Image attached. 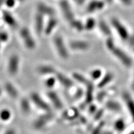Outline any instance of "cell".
Instances as JSON below:
<instances>
[{
  "instance_id": "cell-36",
  "label": "cell",
  "mask_w": 134,
  "mask_h": 134,
  "mask_svg": "<svg viewBox=\"0 0 134 134\" xmlns=\"http://www.w3.org/2000/svg\"><path fill=\"white\" fill-rule=\"evenodd\" d=\"M103 125H104L103 123H102V122L100 123V125L98 126V127L96 128V129L93 132V134H98L100 132V129H101V128L103 126Z\"/></svg>"
},
{
  "instance_id": "cell-20",
  "label": "cell",
  "mask_w": 134,
  "mask_h": 134,
  "mask_svg": "<svg viewBox=\"0 0 134 134\" xmlns=\"http://www.w3.org/2000/svg\"><path fill=\"white\" fill-rule=\"evenodd\" d=\"M68 24L70 28L75 32H81L85 31L84 23H83L82 21L79 20V19H77V18H75Z\"/></svg>"
},
{
  "instance_id": "cell-12",
  "label": "cell",
  "mask_w": 134,
  "mask_h": 134,
  "mask_svg": "<svg viewBox=\"0 0 134 134\" xmlns=\"http://www.w3.org/2000/svg\"><path fill=\"white\" fill-rule=\"evenodd\" d=\"M59 24V21L55 16L50 17L47 22L45 23L44 34L46 36H49L54 32Z\"/></svg>"
},
{
  "instance_id": "cell-10",
  "label": "cell",
  "mask_w": 134,
  "mask_h": 134,
  "mask_svg": "<svg viewBox=\"0 0 134 134\" xmlns=\"http://www.w3.org/2000/svg\"><path fill=\"white\" fill-rule=\"evenodd\" d=\"M55 76L57 78V82L65 88H70L73 87L74 83L72 78H70L64 73L59 72V71L55 74Z\"/></svg>"
},
{
  "instance_id": "cell-5",
  "label": "cell",
  "mask_w": 134,
  "mask_h": 134,
  "mask_svg": "<svg viewBox=\"0 0 134 134\" xmlns=\"http://www.w3.org/2000/svg\"><path fill=\"white\" fill-rule=\"evenodd\" d=\"M20 35L23 43L27 49L34 50L36 48V43L31 31L26 27H23L20 31Z\"/></svg>"
},
{
  "instance_id": "cell-34",
  "label": "cell",
  "mask_w": 134,
  "mask_h": 134,
  "mask_svg": "<svg viewBox=\"0 0 134 134\" xmlns=\"http://www.w3.org/2000/svg\"><path fill=\"white\" fill-rule=\"evenodd\" d=\"M127 42L129 44V45L130 46L131 48H134V33L133 34L130 35V36Z\"/></svg>"
},
{
  "instance_id": "cell-2",
  "label": "cell",
  "mask_w": 134,
  "mask_h": 134,
  "mask_svg": "<svg viewBox=\"0 0 134 134\" xmlns=\"http://www.w3.org/2000/svg\"><path fill=\"white\" fill-rule=\"evenodd\" d=\"M110 25L120 39L124 41H128L131 34L127 26L120 19L113 17L111 19Z\"/></svg>"
},
{
  "instance_id": "cell-35",
  "label": "cell",
  "mask_w": 134,
  "mask_h": 134,
  "mask_svg": "<svg viewBox=\"0 0 134 134\" xmlns=\"http://www.w3.org/2000/svg\"><path fill=\"white\" fill-rule=\"evenodd\" d=\"M106 93L105 91H101L100 92H99V94L97 96L98 99H99L100 100L103 99L104 98V97L106 96Z\"/></svg>"
},
{
  "instance_id": "cell-1",
  "label": "cell",
  "mask_w": 134,
  "mask_h": 134,
  "mask_svg": "<svg viewBox=\"0 0 134 134\" xmlns=\"http://www.w3.org/2000/svg\"><path fill=\"white\" fill-rule=\"evenodd\" d=\"M54 48L58 57L63 60H67L69 58V49L62 35L58 34L54 36L53 39Z\"/></svg>"
},
{
  "instance_id": "cell-44",
  "label": "cell",
  "mask_w": 134,
  "mask_h": 134,
  "mask_svg": "<svg viewBox=\"0 0 134 134\" xmlns=\"http://www.w3.org/2000/svg\"><path fill=\"white\" fill-rule=\"evenodd\" d=\"M1 41H0V49H1Z\"/></svg>"
},
{
  "instance_id": "cell-33",
  "label": "cell",
  "mask_w": 134,
  "mask_h": 134,
  "mask_svg": "<svg viewBox=\"0 0 134 134\" xmlns=\"http://www.w3.org/2000/svg\"><path fill=\"white\" fill-rule=\"evenodd\" d=\"M83 93H84V91H83V89L81 88H78V89H77V91L75 92V94H74V97L76 98H81L83 95Z\"/></svg>"
},
{
  "instance_id": "cell-4",
  "label": "cell",
  "mask_w": 134,
  "mask_h": 134,
  "mask_svg": "<svg viewBox=\"0 0 134 134\" xmlns=\"http://www.w3.org/2000/svg\"><path fill=\"white\" fill-rule=\"evenodd\" d=\"M59 6L63 17L68 24L76 18L68 0H60L59 2Z\"/></svg>"
},
{
  "instance_id": "cell-38",
  "label": "cell",
  "mask_w": 134,
  "mask_h": 134,
  "mask_svg": "<svg viewBox=\"0 0 134 134\" xmlns=\"http://www.w3.org/2000/svg\"><path fill=\"white\" fill-rule=\"evenodd\" d=\"M96 107L94 106H92L91 107H90V111L92 113L93 112H94V111H96Z\"/></svg>"
},
{
  "instance_id": "cell-26",
  "label": "cell",
  "mask_w": 134,
  "mask_h": 134,
  "mask_svg": "<svg viewBox=\"0 0 134 134\" xmlns=\"http://www.w3.org/2000/svg\"><path fill=\"white\" fill-rule=\"evenodd\" d=\"M57 82V78L55 75H52V76H48V77L45 79V85L48 87V88L51 89L55 86Z\"/></svg>"
},
{
  "instance_id": "cell-16",
  "label": "cell",
  "mask_w": 134,
  "mask_h": 134,
  "mask_svg": "<svg viewBox=\"0 0 134 134\" xmlns=\"http://www.w3.org/2000/svg\"><path fill=\"white\" fill-rule=\"evenodd\" d=\"M97 26L98 27L99 32L106 37L112 36V27L103 20H100L97 23Z\"/></svg>"
},
{
  "instance_id": "cell-40",
  "label": "cell",
  "mask_w": 134,
  "mask_h": 134,
  "mask_svg": "<svg viewBox=\"0 0 134 134\" xmlns=\"http://www.w3.org/2000/svg\"><path fill=\"white\" fill-rule=\"evenodd\" d=\"M3 5H5V0H0V9Z\"/></svg>"
},
{
  "instance_id": "cell-8",
  "label": "cell",
  "mask_w": 134,
  "mask_h": 134,
  "mask_svg": "<svg viewBox=\"0 0 134 134\" xmlns=\"http://www.w3.org/2000/svg\"><path fill=\"white\" fill-rule=\"evenodd\" d=\"M106 6V2L103 0H91L86 7V11L92 14L97 11H102Z\"/></svg>"
},
{
  "instance_id": "cell-17",
  "label": "cell",
  "mask_w": 134,
  "mask_h": 134,
  "mask_svg": "<svg viewBox=\"0 0 134 134\" xmlns=\"http://www.w3.org/2000/svg\"><path fill=\"white\" fill-rule=\"evenodd\" d=\"M123 98L134 121V100L130 94L126 92L123 93Z\"/></svg>"
},
{
  "instance_id": "cell-39",
  "label": "cell",
  "mask_w": 134,
  "mask_h": 134,
  "mask_svg": "<svg viewBox=\"0 0 134 134\" xmlns=\"http://www.w3.org/2000/svg\"><path fill=\"white\" fill-rule=\"evenodd\" d=\"M132 82H131V87L133 91H134V71H133V73L132 75Z\"/></svg>"
},
{
  "instance_id": "cell-37",
  "label": "cell",
  "mask_w": 134,
  "mask_h": 134,
  "mask_svg": "<svg viewBox=\"0 0 134 134\" xmlns=\"http://www.w3.org/2000/svg\"><path fill=\"white\" fill-rule=\"evenodd\" d=\"M73 1L77 3L78 5H82V4L84 3V2H85V0H73Z\"/></svg>"
},
{
  "instance_id": "cell-25",
  "label": "cell",
  "mask_w": 134,
  "mask_h": 134,
  "mask_svg": "<svg viewBox=\"0 0 134 134\" xmlns=\"http://www.w3.org/2000/svg\"><path fill=\"white\" fill-rule=\"evenodd\" d=\"M106 106L109 110L114 111H119L121 109V107L119 103L115 101V100H108V102H107Z\"/></svg>"
},
{
  "instance_id": "cell-3",
  "label": "cell",
  "mask_w": 134,
  "mask_h": 134,
  "mask_svg": "<svg viewBox=\"0 0 134 134\" xmlns=\"http://www.w3.org/2000/svg\"><path fill=\"white\" fill-rule=\"evenodd\" d=\"M110 52L125 68H130L133 65V60L131 57L117 45Z\"/></svg>"
},
{
  "instance_id": "cell-42",
  "label": "cell",
  "mask_w": 134,
  "mask_h": 134,
  "mask_svg": "<svg viewBox=\"0 0 134 134\" xmlns=\"http://www.w3.org/2000/svg\"><path fill=\"white\" fill-rule=\"evenodd\" d=\"M129 134H134V131H133L131 132L130 133H129Z\"/></svg>"
},
{
  "instance_id": "cell-43",
  "label": "cell",
  "mask_w": 134,
  "mask_h": 134,
  "mask_svg": "<svg viewBox=\"0 0 134 134\" xmlns=\"http://www.w3.org/2000/svg\"><path fill=\"white\" fill-rule=\"evenodd\" d=\"M18 1H20V2H23V1H25V0H18Z\"/></svg>"
},
{
  "instance_id": "cell-15",
  "label": "cell",
  "mask_w": 134,
  "mask_h": 134,
  "mask_svg": "<svg viewBox=\"0 0 134 134\" xmlns=\"http://www.w3.org/2000/svg\"><path fill=\"white\" fill-rule=\"evenodd\" d=\"M115 78V74L112 72H107L104 73L102 77L98 82L97 87L99 89L103 88L109 84L111 83Z\"/></svg>"
},
{
  "instance_id": "cell-24",
  "label": "cell",
  "mask_w": 134,
  "mask_h": 134,
  "mask_svg": "<svg viewBox=\"0 0 134 134\" xmlns=\"http://www.w3.org/2000/svg\"><path fill=\"white\" fill-rule=\"evenodd\" d=\"M104 72L102 69L96 68L92 69L90 72V75L91 79L93 81H99L103 75Z\"/></svg>"
},
{
  "instance_id": "cell-31",
  "label": "cell",
  "mask_w": 134,
  "mask_h": 134,
  "mask_svg": "<svg viewBox=\"0 0 134 134\" xmlns=\"http://www.w3.org/2000/svg\"><path fill=\"white\" fill-rule=\"evenodd\" d=\"M16 0H5V5L8 8H13L16 5Z\"/></svg>"
},
{
  "instance_id": "cell-9",
  "label": "cell",
  "mask_w": 134,
  "mask_h": 134,
  "mask_svg": "<svg viewBox=\"0 0 134 134\" xmlns=\"http://www.w3.org/2000/svg\"><path fill=\"white\" fill-rule=\"evenodd\" d=\"M37 12H39L44 16L50 17L55 16L56 11L54 8L44 2H39L36 5Z\"/></svg>"
},
{
  "instance_id": "cell-11",
  "label": "cell",
  "mask_w": 134,
  "mask_h": 134,
  "mask_svg": "<svg viewBox=\"0 0 134 134\" xmlns=\"http://www.w3.org/2000/svg\"><path fill=\"white\" fill-rule=\"evenodd\" d=\"M45 25L44 16L37 12L34 18V28L37 35H40L44 34Z\"/></svg>"
},
{
  "instance_id": "cell-41",
  "label": "cell",
  "mask_w": 134,
  "mask_h": 134,
  "mask_svg": "<svg viewBox=\"0 0 134 134\" xmlns=\"http://www.w3.org/2000/svg\"><path fill=\"white\" fill-rule=\"evenodd\" d=\"M114 1V0H104V2L108 4H111Z\"/></svg>"
},
{
  "instance_id": "cell-18",
  "label": "cell",
  "mask_w": 134,
  "mask_h": 134,
  "mask_svg": "<svg viewBox=\"0 0 134 134\" xmlns=\"http://www.w3.org/2000/svg\"><path fill=\"white\" fill-rule=\"evenodd\" d=\"M48 96L49 98L51 100L53 104L57 108L61 109L63 107V104L61 101L60 97L55 92L50 91L48 92Z\"/></svg>"
},
{
  "instance_id": "cell-28",
  "label": "cell",
  "mask_w": 134,
  "mask_h": 134,
  "mask_svg": "<svg viewBox=\"0 0 134 134\" xmlns=\"http://www.w3.org/2000/svg\"><path fill=\"white\" fill-rule=\"evenodd\" d=\"M104 44H105V47L106 49L109 52H110L111 50L116 45L115 41L112 36L106 37L105 43Z\"/></svg>"
},
{
  "instance_id": "cell-23",
  "label": "cell",
  "mask_w": 134,
  "mask_h": 134,
  "mask_svg": "<svg viewBox=\"0 0 134 134\" xmlns=\"http://www.w3.org/2000/svg\"><path fill=\"white\" fill-rule=\"evenodd\" d=\"M97 22L94 18L90 17L87 18L85 22L84 23V26H85V31H91L97 26Z\"/></svg>"
},
{
  "instance_id": "cell-29",
  "label": "cell",
  "mask_w": 134,
  "mask_h": 134,
  "mask_svg": "<svg viewBox=\"0 0 134 134\" xmlns=\"http://www.w3.org/2000/svg\"><path fill=\"white\" fill-rule=\"evenodd\" d=\"M126 127L125 123L122 120H118L115 124V127L116 130L119 131H122Z\"/></svg>"
},
{
  "instance_id": "cell-22",
  "label": "cell",
  "mask_w": 134,
  "mask_h": 134,
  "mask_svg": "<svg viewBox=\"0 0 134 134\" xmlns=\"http://www.w3.org/2000/svg\"><path fill=\"white\" fill-rule=\"evenodd\" d=\"M72 78L73 79V81H76L77 82L82 84L84 85H87L90 81L88 79L87 77L85 75L79 72H73L72 74Z\"/></svg>"
},
{
  "instance_id": "cell-7",
  "label": "cell",
  "mask_w": 134,
  "mask_h": 134,
  "mask_svg": "<svg viewBox=\"0 0 134 134\" xmlns=\"http://www.w3.org/2000/svg\"><path fill=\"white\" fill-rule=\"evenodd\" d=\"M20 63V58L16 54H14L10 57L8 62L7 69L8 73L11 75H15L18 73Z\"/></svg>"
},
{
  "instance_id": "cell-45",
  "label": "cell",
  "mask_w": 134,
  "mask_h": 134,
  "mask_svg": "<svg viewBox=\"0 0 134 134\" xmlns=\"http://www.w3.org/2000/svg\"><path fill=\"white\" fill-rule=\"evenodd\" d=\"M1 90L0 88V94H1Z\"/></svg>"
},
{
  "instance_id": "cell-46",
  "label": "cell",
  "mask_w": 134,
  "mask_h": 134,
  "mask_svg": "<svg viewBox=\"0 0 134 134\" xmlns=\"http://www.w3.org/2000/svg\"><path fill=\"white\" fill-rule=\"evenodd\" d=\"M132 49H133V53H134V48H132Z\"/></svg>"
},
{
  "instance_id": "cell-32",
  "label": "cell",
  "mask_w": 134,
  "mask_h": 134,
  "mask_svg": "<svg viewBox=\"0 0 134 134\" xmlns=\"http://www.w3.org/2000/svg\"><path fill=\"white\" fill-rule=\"evenodd\" d=\"M120 2L125 6L129 7L132 5V0H119Z\"/></svg>"
},
{
  "instance_id": "cell-6",
  "label": "cell",
  "mask_w": 134,
  "mask_h": 134,
  "mask_svg": "<svg viewBox=\"0 0 134 134\" xmlns=\"http://www.w3.org/2000/svg\"><path fill=\"white\" fill-rule=\"evenodd\" d=\"M68 46L69 50L77 53L87 52L91 48V44L88 41L81 39L71 40L68 43Z\"/></svg>"
},
{
  "instance_id": "cell-30",
  "label": "cell",
  "mask_w": 134,
  "mask_h": 134,
  "mask_svg": "<svg viewBox=\"0 0 134 134\" xmlns=\"http://www.w3.org/2000/svg\"><path fill=\"white\" fill-rule=\"evenodd\" d=\"M9 39L8 34L4 31H0V41L1 43H6Z\"/></svg>"
},
{
  "instance_id": "cell-21",
  "label": "cell",
  "mask_w": 134,
  "mask_h": 134,
  "mask_svg": "<svg viewBox=\"0 0 134 134\" xmlns=\"http://www.w3.org/2000/svg\"><path fill=\"white\" fill-rule=\"evenodd\" d=\"M93 91L94 85L91 81H90L86 85V102L87 103H90L93 98Z\"/></svg>"
},
{
  "instance_id": "cell-27",
  "label": "cell",
  "mask_w": 134,
  "mask_h": 134,
  "mask_svg": "<svg viewBox=\"0 0 134 134\" xmlns=\"http://www.w3.org/2000/svg\"><path fill=\"white\" fill-rule=\"evenodd\" d=\"M5 88L7 93L12 97H16L18 95V92L15 87L10 82H7L5 84Z\"/></svg>"
},
{
  "instance_id": "cell-19",
  "label": "cell",
  "mask_w": 134,
  "mask_h": 134,
  "mask_svg": "<svg viewBox=\"0 0 134 134\" xmlns=\"http://www.w3.org/2000/svg\"><path fill=\"white\" fill-rule=\"evenodd\" d=\"M31 98L36 105L39 107L40 108L43 109L45 110H50V108L48 104L46 103L44 100L41 98L40 96L37 93H32L31 95Z\"/></svg>"
},
{
  "instance_id": "cell-14",
  "label": "cell",
  "mask_w": 134,
  "mask_h": 134,
  "mask_svg": "<svg viewBox=\"0 0 134 134\" xmlns=\"http://www.w3.org/2000/svg\"><path fill=\"white\" fill-rule=\"evenodd\" d=\"M2 19L5 24L12 29H16L19 27L18 21L10 11L5 10L2 12Z\"/></svg>"
},
{
  "instance_id": "cell-13",
  "label": "cell",
  "mask_w": 134,
  "mask_h": 134,
  "mask_svg": "<svg viewBox=\"0 0 134 134\" xmlns=\"http://www.w3.org/2000/svg\"><path fill=\"white\" fill-rule=\"evenodd\" d=\"M58 71L55 66L50 64H41L37 68V72L45 76L55 75Z\"/></svg>"
}]
</instances>
